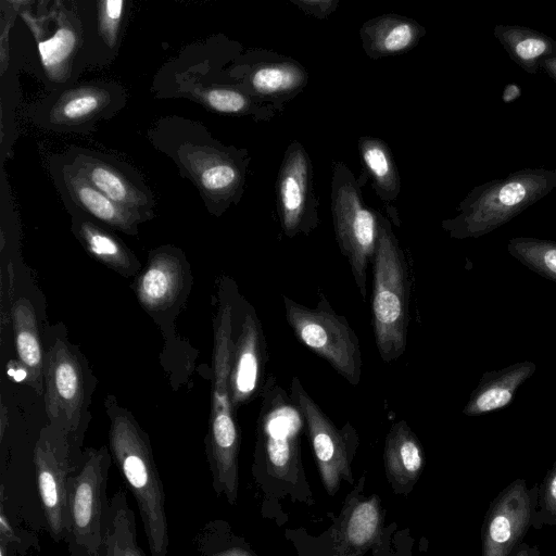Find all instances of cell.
<instances>
[{
  "label": "cell",
  "mask_w": 556,
  "mask_h": 556,
  "mask_svg": "<svg viewBox=\"0 0 556 556\" xmlns=\"http://www.w3.org/2000/svg\"><path fill=\"white\" fill-rule=\"evenodd\" d=\"M232 291L220 289L215 317L211 414L205 440L213 490L230 505L238 500L241 440L229 386L236 313Z\"/></svg>",
  "instance_id": "cell-1"
},
{
  "label": "cell",
  "mask_w": 556,
  "mask_h": 556,
  "mask_svg": "<svg viewBox=\"0 0 556 556\" xmlns=\"http://www.w3.org/2000/svg\"><path fill=\"white\" fill-rule=\"evenodd\" d=\"M109 444L112 459L134 495L150 556H167L169 546L165 492L148 434L134 416L108 395Z\"/></svg>",
  "instance_id": "cell-2"
},
{
  "label": "cell",
  "mask_w": 556,
  "mask_h": 556,
  "mask_svg": "<svg viewBox=\"0 0 556 556\" xmlns=\"http://www.w3.org/2000/svg\"><path fill=\"white\" fill-rule=\"evenodd\" d=\"M556 188V169L525 168L475 187L457 206L458 214L442 220L453 239L479 238L519 215Z\"/></svg>",
  "instance_id": "cell-3"
},
{
  "label": "cell",
  "mask_w": 556,
  "mask_h": 556,
  "mask_svg": "<svg viewBox=\"0 0 556 556\" xmlns=\"http://www.w3.org/2000/svg\"><path fill=\"white\" fill-rule=\"evenodd\" d=\"M378 218L372 262V328L379 356L389 364L406 351L410 282L405 255L390 222L379 212Z\"/></svg>",
  "instance_id": "cell-4"
},
{
  "label": "cell",
  "mask_w": 556,
  "mask_h": 556,
  "mask_svg": "<svg viewBox=\"0 0 556 556\" xmlns=\"http://www.w3.org/2000/svg\"><path fill=\"white\" fill-rule=\"evenodd\" d=\"M176 136L180 139L174 137V143L166 142L161 150L178 164L181 175L197 185L207 208L220 215L231 204H237L245 184L248 150L225 147L206 131L200 139L184 134Z\"/></svg>",
  "instance_id": "cell-5"
},
{
  "label": "cell",
  "mask_w": 556,
  "mask_h": 556,
  "mask_svg": "<svg viewBox=\"0 0 556 556\" xmlns=\"http://www.w3.org/2000/svg\"><path fill=\"white\" fill-rule=\"evenodd\" d=\"M261 395L254 471L296 485L304 478L301 459L304 418L275 376L266 379Z\"/></svg>",
  "instance_id": "cell-6"
},
{
  "label": "cell",
  "mask_w": 556,
  "mask_h": 556,
  "mask_svg": "<svg viewBox=\"0 0 556 556\" xmlns=\"http://www.w3.org/2000/svg\"><path fill=\"white\" fill-rule=\"evenodd\" d=\"M361 178L343 162L332 165L331 213L336 240L346 257L363 299L367 300V270L374 262L378 236V212L366 206Z\"/></svg>",
  "instance_id": "cell-7"
},
{
  "label": "cell",
  "mask_w": 556,
  "mask_h": 556,
  "mask_svg": "<svg viewBox=\"0 0 556 556\" xmlns=\"http://www.w3.org/2000/svg\"><path fill=\"white\" fill-rule=\"evenodd\" d=\"M285 316L296 339L330 366L351 386L362 379L359 339L345 316L338 314L323 292L315 308L282 294Z\"/></svg>",
  "instance_id": "cell-8"
},
{
  "label": "cell",
  "mask_w": 556,
  "mask_h": 556,
  "mask_svg": "<svg viewBox=\"0 0 556 556\" xmlns=\"http://www.w3.org/2000/svg\"><path fill=\"white\" fill-rule=\"evenodd\" d=\"M112 460L106 446L88 447L80 455L68 495L65 542L70 556H100Z\"/></svg>",
  "instance_id": "cell-9"
},
{
  "label": "cell",
  "mask_w": 556,
  "mask_h": 556,
  "mask_svg": "<svg viewBox=\"0 0 556 556\" xmlns=\"http://www.w3.org/2000/svg\"><path fill=\"white\" fill-rule=\"evenodd\" d=\"M78 446L65 432L43 427L34 448L37 491L47 531L54 542L67 536L68 495L80 455Z\"/></svg>",
  "instance_id": "cell-10"
},
{
  "label": "cell",
  "mask_w": 556,
  "mask_h": 556,
  "mask_svg": "<svg viewBox=\"0 0 556 556\" xmlns=\"http://www.w3.org/2000/svg\"><path fill=\"white\" fill-rule=\"evenodd\" d=\"M45 405L50 425L81 445L89 405L87 369L79 352L56 337L45 354Z\"/></svg>",
  "instance_id": "cell-11"
},
{
  "label": "cell",
  "mask_w": 556,
  "mask_h": 556,
  "mask_svg": "<svg viewBox=\"0 0 556 556\" xmlns=\"http://www.w3.org/2000/svg\"><path fill=\"white\" fill-rule=\"evenodd\" d=\"M289 394L304 418L324 486L329 495H334L342 481L353 482L352 462L359 445L358 433L350 422L337 427L295 376Z\"/></svg>",
  "instance_id": "cell-12"
},
{
  "label": "cell",
  "mask_w": 556,
  "mask_h": 556,
  "mask_svg": "<svg viewBox=\"0 0 556 556\" xmlns=\"http://www.w3.org/2000/svg\"><path fill=\"white\" fill-rule=\"evenodd\" d=\"M539 485L517 478L503 489L486 509L481 527V556H513L532 529Z\"/></svg>",
  "instance_id": "cell-13"
},
{
  "label": "cell",
  "mask_w": 556,
  "mask_h": 556,
  "mask_svg": "<svg viewBox=\"0 0 556 556\" xmlns=\"http://www.w3.org/2000/svg\"><path fill=\"white\" fill-rule=\"evenodd\" d=\"M276 191L281 229L288 238L308 236L317 228L318 200L314 193L312 161L298 140H293L285 152Z\"/></svg>",
  "instance_id": "cell-14"
},
{
  "label": "cell",
  "mask_w": 556,
  "mask_h": 556,
  "mask_svg": "<svg viewBox=\"0 0 556 556\" xmlns=\"http://www.w3.org/2000/svg\"><path fill=\"white\" fill-rule=\"evenodd\" d=\"M125 93L114 84H92L60 91L39 105L35 121L56 131H83L123 108Z\"/></svg>",
  "instance_id": "cell-15"
},
{
  "label": "cell",
  "mask_w": 556,
  "mask_h": 556,
  "mask_svg": "<svg viewBox=\"0 0 556 556\" xmlns=\"http://www.w3.org/2000/svg\"><path fill=\"white\" fill-rule=\"evenodd\" d=\"M267 351L261 320L244 298L236 300L230 395L236 409L249 404L265 384Z\"/></svg>",
  "instance_id": "cell-16"
},
{
  "label": "cell",
  "mask_w": 556,
  "mask_h": 556,
  "mask_svg": "<svg viewBox=\"0 0 556 556\" xmlns=\"http://www.w3.org/2000/svg\"><path fill=\"white\" fill-rule=\"evenodd\" d=\"M231 75L255 98L273 104L280 113L308 83V74L300 62L266 50L243 55Z\"/></svg>",
  "instance_id": "cell-17"
},
{
  "label": "cell",
  "mask_w": 556,
  "mask_h": 556,
  "mask_svg": "<svg viewBox=\"0 0 556 556\" xmlns=\"http://www.w3.org/2000/svg\"><path fill=\"white\" fill-rule=\"evenodd\" d=\"M66 157L94 188L142 222L154 216L152 193L130 168L111 156L83 148L71 149Z\"/></svg>",
  "instance_id": "cell-18"
},
{
  "label": "cell",
  "mask_w": 556,
  "mask_h": 556,
  "mask_svg": "<svg viewBox=\"0 0 556 556\" xmlns=\"http://www.w3.org/2000/svg\"><path fill=\"white\" fill-rule=\"evenodd\" d=\"M50 168L65 205L75 206L112 229L130 236L138 235V226L143 223L141 218L94 188L75 169L66 156L53 157Z\"/></svg>",
  "instance_id": "cell-19"
},
{
  "label": "cell",
  "mask_w": 556,
  "mask_h": 556,
  "mask_svg": "<svg viewBox=\"0 0 556 556\" xmlns=\"http://www.w3.org/2000/svg\"><path fill=\"white\" fill-rule=\"evenodd\" d=\"M186 265L182 253L175 248L163 247L150 253L135 283L138 300L147 311L163 312L180 300L187 279Z\"/></svg>",
  "instance_id": "cell-20"
},
{
  "label": "cell",
  "mask_w": 556,
  "mask_h": 556,
  "mask_svg": "<svg viewBox=\"0 0 556 556\" xmlns=\"http://www.w3.org/2000/svg\"><path fill=\"white\" fill-rule=\"evenodd\" d=\"M383 464L391 488L401 494L409 492L424 470V447L404 419L394 422L386 437Z\"/></svg>",
  "instance_id": "cell-21"
},
{
  "label": "cell",
  "mask_w": 556,
  "mask_h": 556,
  "mask_svg": "<svg viewBox=\"0 0 556 556\" xmlns=\"http://www.w3.org/2000/svg\"><path fill=\"white\" fill-rule=\"evenodd\" d=\"M535 370V363L520 361L483 372L462 413L468 417H477L507 407L514 401L518 389Z\"/></svg>",
  "instance_id": "cell-22"
},
{
  "label": "cell",
  "mask_w": 556,
  "mask_h": 556,
  "mask_svg": "<svg viewBox=\"0 0 556 556\" xmlns=\"http://www.w3.org/2000/svg\"><path fill=\"white\" fill-rule=\"evenodd\" d=\"M425 34V27L417 21L399 14L372 17L359 29L362 47L372 60L406 53Z\"/></svg>",
  "instance_id": "cell-23"
},
{
  "label": "cell",
  "mask_w": 556,
  "mask_h": 556,
  "mask_svg": "<svg viewBox=\"0 0 556 556\" xmlns=\"http://www.w3.org/2000/svg\"><path fill=\"white\" fill-rule=\"evenodd\" d=\"M65 206L72 216V231L93 258L121 275L137 274L140 262L116 236L75 206Z\"/></svg>",
  "instance_id": "cell-24"
},
{
  "label": "cell",
  "mask_w": 556,
  "mask_h": 556,
  "mask_svg": "<svg viewBox=\"0 0 556 556\" xmlns=\"http://www.w3.org/2000/svg\"><path fill=\"white\" fill-rule=\"evenodd\" d=\"M100 556H150L137 542L135 513L123 489L109 498Z\"/></svg>",
  "instance_id": "cell-25"
},
{
  "label": "cell",
  "mask_w": 556,
  "mask_h": 556,
  "mask_svg": "<svg viewBox=\"0 0 556 556\" xmlns=\"http://www.w3.org/2000/svg\"><path fill=\"white\" fill-rule=\"evenodd\" d=\"M494 36L510 60L529 74L541 70V63L556 56V41L549 36L519 25H497Z\"/></svg>",
  "instance_id": "cell-26"
},
{
  "label": "cell",
  "mask_w": 556,
  "mask_h": 556,
  "mask_svg": "<svg viewBox=\"0 0 556 556\" xmlns=\"http://www.w3.org/2000/svg\"><path fill=\"white\" fill-rule=\"evenodd\" d=\"M382 520L380 500L377 496L351 500L339 529L341 547L356 553L368 548L378 540Z\"/></svg>",
  "instance_id": "cell-27"
},
{
  "label": "cell",
  "mask_w": 556,
  "mask_h": 556,
  "mask_svg": "<svg viewBox=\"0 0 556 556\" xmlns=\"http://www.w3.org/2000/svg\"><path fill=\"white\" fill-rule=\"evenodd\" d=\"M13 330L20 363L28 372L27 382L41 394L45 389V354L35 312L26 300L21 299L13 306Z\"/></svg>",
  "instance_id": "cell-28"
},
{
  "label": "cell",
  "mask_w": 556,
  "mask_h": 556,
  "mask_svg": "<svg viewBox=\"0 0 556 556\" xmlns=\"http://www.w3.org/2000/svg\"><path fill=\"white\" fill-rule=\"evenodd\" d=\"M358 151L365 174L377 195L383 202L395 201L401 191V180L388 144L380 138L362 136L358 138Z\"/></svg>",
  "instance_id": "cell-29"
},
{
  "label": "cell",
  "mask_w": 556,
  "mask_h": 556,
  "mask_svg": "<svg viewBox=\"0 0 556 556\" xmlns=\"http://www.w3.org/2000/svg\"><path fill=\"white\" fill-rule=\"evenodd\" d=\"M212 111L228 115H250L255 121L268 122L280 113L273 104L255 98L241 85L215 86L195 91Z\"/></svg>",
  "instance_id": "cell-30"
},
{
  "label": "cell",
  "mask_w": 556,
  "mask_h": 556,
  "mask_svg": "<svg viewBox=\"0 0 556 556\" xmlns=\"http://www.w3.org/2000/svg\"><path fill=\"white\" fill-rule=\"evenodd\" d=\"M41 62L51 79H66L78 49V31L70 18H62L54 34L38 43Z\"/></svg>",
  "instance_id": "cell-31"
},
{
  "label": "cell",
  "mask_w": 556,
  "mask_h": 556,
  "mask_svg": "<svg viewBox=\"0 0 556 556\" xmlns=\"http://www.w3.org/2000/svg\"><path fill=\"white\" fill-rule=\"evenodd\" d=\"M507 251L522 265L556 283V241L515 237L508 240Z\"/></svg>",
  "instance_id": "cell-32"
},
{
  "label": "cell",
  "mask_w": 556,
  "mask_h": 556,
  "mask_svg": "<svg viewBox=\"0 0 556 556\" xmlns=\"http://www.w3.org/2000/svg\"><path fill=\"white\" fill-rule=\"evenodd\" d=\"M197 556H256L240 538L230 531L223 520L203 525L194 538Z\"/></svg>",
  "instance_id": "cell-33"
},
{
  "label": "cell",
  "mask_w": 556,
  "mask_h": 556,
  "mask_svg": "<svg viewBox=\"0 0 556 556\" xmlns=\"http://www.w3.org/2000/svg\"><path fill=\"white\" fill-rule=\"evenodd\" d=\"M556 526V460L539 485L536 507L532 517V529Z\"/></svg>",
  "instance_id": "cell-34"
},
{
  "label": "cell",
  "mask_w": 556,
  "mask_h": 556,
  "mask_svg": "<svg viewBox=\"0 0 556 556\" xmlns=\"http://www.w3.org/2000/svg\"><path fill=\"white\" fill-rule=\"evenodd\" d=\"M124 0H105L98 2L99 31L104 42L113 49L117 43L122 20L125 13Z\"/></svg>",
  "instance_id": "cell-35"
},
{
  "label": "cell",
  "mask_w": 556,
  "mask_h": 556,
  "mask_svg": "<svg viewBox=\"0 0 556 556\" xmlns=\"http://www.w3.org/2000/svg\"><path fill=\"white\" fill-rule=\"evenodd\" d=\"M2 495V494H1ZM0 540L12 545L17 552L26 551L35 545L36 538L23 530H16L5 513L3 495L0 508Z\"/></svg>",
  "instance_id": "cell-36"
},
{
  "label": "cell",
  "mask_w": 556,
  "mask_h": 556,
  "mask_svg": "<svg viewBox=\"0 0 556 556\" xmlns=\"http://www.w3.org/2000/svg\"><path fill=\"white\" fill-rule=\"evenodd\" d=\"M291 2L306 15L320 20L334 12L339 3L338 0H291Z\"/></svg>",
  "instance_id": "cell-37"
},
{
  "label": "cell",
  "mask_w": 556,
  "mask_h": 556,
  "mask_svg": "<svg viewBox=\"0 0 556 556\" xmlns=\"http://www.w3.org/2000/svg\"><path fill=\"white\" fill-rule=\"evenodd\" d=\"M513 556H540V549L538 546H531L527 543H522L513 554Z\"/></svg>",
  "instance_id": "cell-38"
},
{
  "label": "cell",
  "mask_w": 556,
  "mask_h": 556,
  "mask_svg": "<svg viewBox=\"0 0 556 556\" xmlns=\"http://www.w3.org/2000/svg\"><path fill=\"white\" fill-rule=\"evenodd\" d=\"M541 68L556 83V56L545 59Z\"/></svg>",
  "instance_id": "cell-39"
},
{
  "label": "cell",
  "mask_w": 556,
  "mask_h": 556,
  "mask_svg": "<svg viewBox=\"0 0 556 556\" xmlns=\"http://www.w3.org/2000/svg\"><path fill=\"white\" fill-rule=\"evenodd\" d=\"M8 374L16 381L27 380L28 372L25 367L20 363L15 368L9 367Z\"/></svg>",
  "instance_id": "cell-40"
},
{
  "label": "cell",
  "mask_w": 556,
  "mask_h": 556,
  "mask_svg": "<svg viewBox=\"0 0 556 556\" xmlns=\"http://www.w3.org/2000/svg\"><path fill=\"white\" fill-rule=\"evenodd\" d=\"M520 96V89L516 85H507L503 92V100L510 102Z\"/></svg>",
  "instance_id": "cell-41"
},
{
  "label": "cell",
  "mask_w": 556,
  "mask_h": 556,
  "mask_svg": "<svg viewBox=\"0 0 556 556\" xmlns=\"http://www.w3.org/2000/svg\"><path fill=\"white\" fill-rule=\"evenodd\" d=\"M17 553L12 545L0 540V556H17Z\"/></svg>",
  "instance_id": "cell-42"
}]
</instances>
